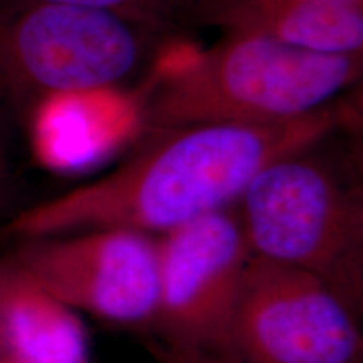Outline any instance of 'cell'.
Returning <instances> with one entry per match:
<instances>
[{"instance_id":"6da1fadb","label":"cell","mask_w":363,"mask_h":363,"mask_svg":"<svg viewBox=\"0 0 363 363\" xmlns=\"http://www.w3.org/2000/svg\"><path fill=\"white\" fill-rule=\"evenodd\" d=\"M347 120V111L331 104L283 123L158 131L108 174L17 211L4 233L22 240L116 227L160 238L234 207L266 165L323 143Z\"/></svg>"},{"instance_id":"7a4b0ae2","label":"cell","mask_w":363,"mask_h":363,"mask_svg":"<svg viewBox=\"0 0 363 363\" xmlns=\"http://www.w3.org/2000/svg\"><path fill=\"white\" fill-rule=\"evenodd\" d=\"M362 76V56H330L225 34L194 62L163 74L140 111L147 133L206 123H283L333 104Z\"/></svg>"},{"instance_id":"3957f363","label":"cell","mask_w":363,"mask_h":363,"mask_svg":"<svg viewBox=\"0 0 363 363\" xmlns=\"http://www.w3.org/2000/svg\"><path fill=\"white\" fill-rule=\"evenodd\" d=\"M169 34L69 2H0V99L27 120L51 99L126 83L160 56Z\"/></svg>"},{"instance_id":"277c9868","label":"cell","mask_w":363,"mask_h":363,"mask_svg":"<svg viewBox=\"0 0 363 363\" xmlns=\"http://www.w3.org/2000/svg\"><path fill=\"white\" fill-rule=\"evenodd\" d=\"M316 147L266 165L235 207L254 256L316 276L358 315L363 299L362 195L316 158Z\"/></svg>"},{"instance_id":"5b68a950","label":"cell","mask_w":363,"mask_h":363,"mask_svg":"<svg viewBox=\"0 0 363 363\" xmlns=\"http://www.w3.org/2000/svg\"><path fill=\"white\" fill-rule=\"evenodd\" d=\"M225 355L244 363H363L358 315L328 284L252 256Z\"/></svg>"},{"instance_id":"8992f818","label":"cell","mask_w":363,"mask_h":363,"mask_svg":"<svg viewBox=\"0 0 363 363\" xmlns=\"http://www.w3.org/2000/svg\"><path fill=\"white\" fill-rule=\"evenodd\" d=\"M78 313L126 328H153L158 242L153 235L101 227L17 240L7 257Z\"/></svg>"},{"instance_id":"52a82bcc","label":"cell","mask_w":363,"mask_h":363,"mask_svg":"<svg viewBox=\"0 0 363 363\" xmlns=\"http://www.w3.org/2000/svg\"><path fill=\"white\" fill-rule=\"evenodd\" d=\"M160 342L222 353L252 259L238 207L157 238Z\"/></svg>"},{"instance_id":"ba28073f","label":"cell","mask_w":363,"mask_h":363,"mask_svg":"<svg viewBox=\"0 0 363 363\" xmlns=\"http://www.w3.org/2000/svg\"><path fill=\"white\" fill-rule=\"evenodd\" d=\"M194 24L330 56H362L363 49V4L358 2L203 0Z\"/></svg>"},{"instance_id":"9c48e42d","label":"cell","mask_w":363,"mask_h":363,"mask_svg":"<svg viewBox=\"0 0 363 363\" xmlns=\"http://www.w3.org/2000/svg\"><path fill=\"white\" fill-rule=\"evenodd\" d=\"M0 352L16 363H91L79 313L7 259L0 262Z\"/></svg>"},{"instance_id":"30bf717a","label":"cell","mask_w":363,"mask_h":363,"mask_svg":"<svg viewBox=\"0 0 363 363\" xmlns=\"http://www.w3.org/2000/svg\"><path fill=\"white\" fill-rule=\"evenodd\" d=\"M0 2H26V0H0ZM52 2H69L103 9L170 35L184 26L194 24L203 0H52Z\"/></svg>"},{"instance_id":"8fae6325","label":"cell","mask_w":363,"mask_h":363,"mask_svg":"<svg viewBox=\"0 0 363 363\" xmlns=\"http://www.w3.org/2000/svg\"><path fill=\"white\" fill-rule=\"evenodd\" d=\"M11 113L0 99V214L7 211L13 197V170L11 158V140H9V123Z\"/></svg>"},{"instance_id":"7c38bea8","label":"cell","mask_w":363,"mask_h":363,"mask_svg":"<svg viewBox=\"0 0 363 363\" xmlns=\"http://www.w3.org/2000/svg\"><path fill=\"white\" fill-rule=\"evenodd\" d=\"M152 352L158 363H244L225 353L175 347L163 342L152 345Z\"/></svg>"},{"instance_id":"4fadbf2b","label":"cell","mask_w":363,"mask_h":363,"mask_svg":"<svg viewBox=\"0 0 363 363\" xmlns=\"http://www.w3.org/2000/svg\"><path fill=\"white\" fill-rule=\"evenodd\" d=\"M338 2H358V4H363V0H338Z\"/></svg>"},{"instance_id":"5bb4252c","label":"cell","mask_w":363,"mask_h":363,"mask_svg":"<svg viewBox=\"0 0 363 363\" xmlns=\"http://www.w3.org/2000/svg\"><path fill=\"white\" fill-rule=\"evenodd\" d=\"M0 363H16V362H11V360H7V358H2V360H0Z\"/></svg>"},{"instance_id":"9a60e30c","label":"cell","mask_w":363,"mask_h":363,"mask_svg":"<svg viewBox=\"0 0 363 363\" xmlns=\"http://www.w3.org/2000/svg\"><path fill=\"white\" fill-rule=\"evenodd\" d=\"M2 358H4V357H2V352H0V360H2Z\"/></svg>"}]
</instances>
